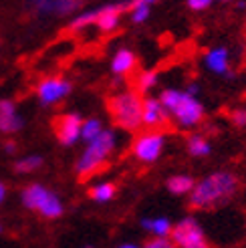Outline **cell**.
<instances>
[{"label": "cell", "instance_id": "1", "mask_svg": "<svg viewBox=\"0 0 246 248\" xmlns=\"http://www.w3.org/2000/svg\"><path fill=\"white\" fill-rule=\"evenodd\" d=\"M238 190V178L230 171H216L194 186L190 206L196 210H212L228 202Z\"/></svg>", "mask_w": 246, "mask_h": 248}, {"label": "cell", "instance_id": "2", "mask_svg": "<svg viewBox=\"0 0 246 248\" xmlns=\"http://www.w3.org/2000/svg\"><path fill=\"white\" fill-rule=\"evenodd\" d=\"M159 101L166 107L168 113L176 117L182 127H194L204 119V107L196 97L188 95L186 91L166 89L159 95Z\"/></svg>", "mask_w": 246, "mask_h": 248}, {"label": "cell", "instance_id": "3", "mask_svg": "<svg viewBox=\"0 0 246 248\" xmlns=\"http://www.w3.org/2000/svg\"><path fill=\"white\" fill-rule=\"evenodd\" d=\"M109 113L119 127L135 131L141 125V109H143V99L138 91H123L109 99Z\"/></svg>", "mask_w": 246, "mask_h": 248}, {"label": "cell", "instance_id": "4", "mask_svg": "<svg viewBox=\"0 0 246 248\" xmlns=\"http://www.w3.org/2000/svg\"><path fill=\"white\" fill-rule=\"evenodd\" d=\"M113 150H115V135L113 131L103 129L101 135H97L93 141L87 143L83 155L77 159V173L81 178L93 176L95 171H99L105 166L107 157L111 155Z\"/></svg>", "mask_w": 246, "mask_h": 248}, {"label": "cell", "instance_id": "5", "mask_svg": "<svg viewBox=\"0 0 246 248\" xmlns=\"http://www.w3.org/2000/svg\"><path fill=\"white\" fill-rule=\"evenodd\" d=\"M22 204L31 210L41 212L45 218H57L63 214V204H61L59 196L46 190L41 184H32L22 190Z\"/></svg>", "mask_w": 246, "mask_h": 248}, {"label": "cell", "instance_id": "6", "mask_svg": "<svg viewBox=\"0 0 246 248\" xmlns=\"http://www.w3.org/2000/svg\"><path fill=\"white\" fill-rule=\"evenodd\" d=\"M169 240L178 248H210V244H208L204 236V230L194 218H184L182 222H178L171 228Z\"/></svg>", "mask_w": 246, "mask_h": 248}, {"label": "cell", "instance_id": "7", "mask_svg": "<svg viewBox=\"0 0 246 248\" xmlns=\"http://www.w3.org/2000/svg\"><path fill=\"white\" fill-rule=\"evenodd\" d=\"M131 152H133L135 159H139V162H143V164L155 162L164 152V135L159 131L139 133L138 138H135L133 145H131Z\"/></svg>", "mask_w": 246, "mask_h": 248}, {"label": "cell", "instance_id": "8", "mask_svg": "<svg viewBox=\"0 0 246 248\" xmlns=\"http://www.w3.org/2000/svg\"><path fill=\"white\" fill-rule=\"evenodd\" d=\"M81 127H83V121H81V117L77 113L59 115L53 121L55 135L63 145H73L75 143L81 138Z\"/></svg>", "mask_w": 246, "mask_h": 248}, {"label": "cell", "instance_id": "9", "mask_svg": "<svg viewBox=\"0 0 246 248\" xmlns=\"http://www.w3.org/2000/svg\"><path fill=\"white\" fill-rule=\"evenodd\" d=\"M71 93V83L61 77H46L36 87V95H39L43 105H53L61 99H65Z\"/></svg>", "mask_w": 246, "mask_h": 248}, {"label": "cell", "instance_id": "10", "mask_svg": "<svg viewBox=\"0 0 246 248\" xmlns=\"http://www.w3.org/2000/svg\"><path fill=\"white\" fill-rule=\"evenodd\" d=\"M141 125L150 127V131H155L159 127L168 125V111L162 105L159 99L147 97L143 99V109H141Z\"/></svg>", "mask_w": 246, "mask_h": 248}, {"label": "cell", "instance_id": "11", "mask_svg": "<svg viewBox=\"0 0 246 248\" xmlns=\"http://www.w3.org/2000/svg\"><path fill=\"white\" fill-rule=\"evenodd\" d=\"M18 129H22V117L18 115L15 103L8 99H0V131L16 133Z\"/></svg>", "mask_w": 246, "mask_h": 248}, {"label": "cell", "instance_id": "12", "mask_svg": "<svg viewBox=\"0 0 246 248\" xmlns=\"http://www.w3.org/2000/svg\"><path fill=\"white\" fill-rule=\"evenodd\" d=\"M121 10L123 6L119 4H109L97 10V20H95V27H99V31L103 32H111L119 27V18H121Z\"/></svg>", "mask_w": 246, "mask_h": 248}, {"label": "cell", "instance_id": "13", "mask_svg": "<svg viewBox=\"0 0 246 248\" xmlns=\"http://www.w3.org/2000/svg\"><path fill=\"white\" fill-rule=\"evenodd\" d=\"M138 65V57H135L127 48H121V51L115 53L113 61H111V71L115 75H127V73L133 71V67Z\"/></svg>", "mask_w": 246, "mask_h": 248}, {"label": "cell", "instance_id": "14", "mask_svg": "<svg viewBox=\"0 0 246 248\" xmlns=\"http://www.w3.org/2000/svg\"><path fill=\"white\" fill-rule=\"evenodd\" d=\"M228 59H230L228 48H224V46L210 48V51L206 53V65H208V69H210V71L220 73V75H222V73L228 71Z\"/></svg>", "mask_w": 246, "mask_h": 248}, {"label": "cell", "instance_id": "15", "mask_svg": "<svg viewBox=\"0 0 246 248\" xmlns=\"http://www.w3.org/2000/svg\"><path fill=\"white\" fill-rule=\"evenodd\" d=\"M166 186H168V190H169L171 194L182 196V194H192L196 182H194L190 176H171Z\"/></svg>", "mask_w": 246, "mask_h": 248}, {"label": "cell", "instance_id": "16", "mask_svg": "<svg viewBox=\"0 0 246 248\" xmlns=\"http://www.w3.org/2000/svg\"><path fill=\"white\" fill-rule=\"evenodd\" d=\"M188 152L196 157L208 155L210 154V141H208L204 135H192V138L188 140Z\"/></svg>", "mask_w": 246, "mask_h": 248}, {"label": "cell", "instance_id": "17", "mask_svg": "<svg viewBox=\"0 0 246 248\" xmlns=\"http://www.w3.org/2000/svg\"><path fill=\"white\" fill-rule=\"evenodd\" d=\"M41 12H46V15H65V12H71L73 8H77V2H39Z\"/></svg>", "mask_w": 246, "mask_h": 248}, {"label": "cell", "instance_id": "18", "mask_svg": "<svg viewBox=\"0 0 246 248\" xmlns=\"http://www.w3.org/2000/svg\"><path fill=\"white\" fill-rule=\"evenodd\" d=\"M91 198L97 202H109L111 198L115 196V186L111 182H103L99 186H95V188H91Z\"/></svg>", "mask_w": 246, "mask_h": 248}, {"label": "cell", "instance_id": "19", "mask_svg": "<svg viewBox=\"0 0 246 248\" xmlns=\"http://www.w3.org/2000/svg\"><path fill=\"white\" fill-rule=\"evenodd\" d=\"M103 127H101V121L99 119H87V121H83V127H81V138L85 141H93L97 135H101Z\"/></svg>", "mask_w": 246, "mask_h": 248}, {"label": "cell", "instance_id": "20", "mask_svg": "<svg viewBox=\"0 0 246 248\" xmlns=\"http://www.w3.org/2000/svg\"><path fill=\"white\" fill-rule=\"evenodd\" d=\"M95 20H97V10H87V12H83V15H79L77 18H73L69 29L71 31H81L85 27H89V24H95Z\"/></svg>", "mask_w": 246, "mask_h": 248}, {"label": "cell", "instance_id": "21", "mask_svg": "<svg viewBox=\"0 0 246 248\" xmlns=\"http://www.w3.org/2000/svg\"><path fill=\"white\" fill-rule=\"evenodd\" d=\"M155 83H157V73L155 71H141L138 75V91L139 93L150 91L152 87H155Z\"/></svg>", "mask_w": 246, "mask_h": 248}, {"label": "cell", "instance_id": "22", "mask_svg": "<svg viewBox=\"0 0 246 248\" xmlns=\"http://www.w3.org/2000/svg\"><path fill=\"white\" fill-rule=\"evenodd\" d=\"M150 2H135L131 4V22L139 24V22H145L147 16H150Z\"/></svg>", "mask_w": 246, "mask_h": 248}, {"label": "cell", "instance_id": "23", "mask_svg": "<svg viewBox=\"0 0 246 248\" xmlns=\"http://www.w3.org/2000/svg\"><path fill=\"white\" fill-rule=\"evenodd\" d=\"M171 228L174 226H171V222L168 218H155V220H152V230L150 232L157 234V238H166L171 234Z\"/></svg>", "mask_w": 246, "mask_h": 248}, {"label": "cell", "instance_id": "24", "mask_svg": "<svg viewBox=\"0 0 246 248\" xmlns=\"http://www.w3.org/2000/svg\"><path fill=\"white\" fill-rule=\"evenodd\" d=\"M41 166H43V157H41V155H29V157L20 159V162H16V171L27 173V171L39 170Z\"/></svg>", "mask_w": 246, "mask_h": 248}, {"label": "cell", "instance_id": "25", "mask_svg": "<svg viewBox=\"0 0 246 248\" xmlns=\"http://www.w3.org/2000/svg\"><path fill=\"white\" fill-rule=\"evenodd\" d=\"M143 248H176V246L169 238H154L150 242H145Z\"/></svg>", "mask_w": 246, "mask_h": 248}, {"label": "cell", "instance_id": "26", "mask_svg": "<svg viewBox=\"0 0 246 248\" xmlns=\"http://www.w3.org/2000/svg\"><path fill=\"white\" fill-rule=\"evenodd\" d=\"M230 117H232V121L236 123V125H246V107H242V109H234L230 113Z\"/></svg>", "mask_w": 246, "mask_h": 248}, {"label": "cell", "instance_id": "27", "mask_svg": "<svg viewBox=\"0 0 246 248\" xmlns=\"http://www.w3.org/2000/svg\"><path fill=\"white\" fill-rule=\"evenodd\" d=\"M188 6L192 10H204L210 6V0H188Z\"/></svg>", "mask_w": 246, "mask_h": 248}, {"label": "cell", "instance_id": "28", "mask_svg": "<svg viewBox=\"0 0 246 248\" xmlns=\"http://www.w3.org/2000/svg\"><path fill=\"white\" fill-rule=\"evenodd\" d=\"M4 198H6V188H4V184L0 182V204H2Z\"/></svg>", "mask_w": 246, "mask_h": 248}, {"label": "cell", "instance_id": "29", "mask_svg": "<svg viewBox=\"0 0 246 248\" xmlns=\"http://www.w3.org/2000/svg\"><path fill=\"white\" fill-rule=\"evenodd\" d=\"M4 147H6V152H8V154H12V152H15V147H16V145H15V143H6Z\"/></svg>", "mask_w": 246, "mask_h": 248}, {"label": "cell", "instance_id": "30", "mask_svg": "<svg viewBox=\"0 0 246 248\" xmlns=\"http://www.w3.org/2000/svg\"><path fill=\"white\" fill-rule=\"evenodd\" d=\"M117 248H139L138 244H121V246H117Z\"/></svg>", "mask_w": 246, "mask_h": 248}, {"label": "cell", "instance_id": "31", "mask_svg": "<svg viewBox=\"0 0 246 248\" xmlns=\"http://www.w3.org/2000/svg\"><path fill=\"white\" fill-rule=\"evenodd\" d=\"M83 248H91V246H83Z\"/></svg>", "mask_w": 246, "mask_h": 248}, {"label": "cell", "instance_id": "32", "mask_svg": "<svg viewBox=\"0 0 246 248\" xmlns=\"http://www.w3.org/2000/svg\"><path fill=\"white\" fill-rule=\"evenodd\" d=\"M0 232H2V226H0Z\"/></svg>", "mask_w": 246, "mask_h": 248}]
</instances>
